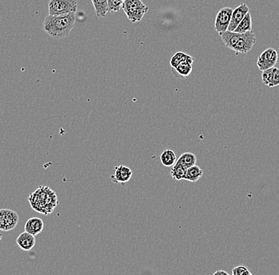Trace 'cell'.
<instances>
[{
	"label": "cell",
	"instance_id": "23",
	"mask_svg": "<svg viewBox=\"0 0 279 275\" xmlns=\"http://www.w3.org/2000/svg\"><path fill=\"white\" fill-rule=\"evenodd\" d=\"M184 56L185 53H183V52H177V53H175V54L172 56L171 60H170V64H171L172 68H176V67L180 64L181 61H183Z\"/></svg>",
	"mask_w": 279,
	"mask_h": 275
},
{
	"label": "cell",
	"instance_id": "13",
	"mask_svg": "<svg viewBox=\"0 0 279 275\" xmlns=\"http://www.w3.org/2000/svg\"><path fill=\"white\" fill-rule=\"evenodd\" d=\"M44 221L38 217H32L26 222L24 230L32 235L37 236L44 230Z\"/></svg>",
	"mask_w": 279,
	"mask_h": 275
},
{
	"label": "cell",
	"instance_id": "3",
	"mask_svg": "<svg viewBox=\"0 0 279 275\" xmlns=\"http://www.w3.org/2000/svg\"><path fill=\"white\" fill-rule=\"evenodd\" d=\"M122 9L129 20L133 23H136L142 20L144 15L148 11V7L141 0H125Z\"/></svg>",
	"mask_w": 279,
	"mask_h": 275
},
{
	"label": "cell",
	"instance_id": "2",
	"mask_svg": "<svg viewBox=\"0 0 279 275\" xmlns=\"http://www.w3.org/2000/svg\"><path fill=\"white\" fill-rule=\"evenodd\" d=\"M28 201L34 211L43 215L53 213L59 203L55 191L44 186L32 192L28 197Z\"/></svg>",
	"mask_w": 279,
	"mask_h": 275
},
{
	"label": "cell",
	"instance_id": "11",
	"mask_svg": "<svg viewBox=\"0 0 279 275\" xmlns=\"http://www.w3.org/2000/svg\"><path fill=\"white\" fill-rule=\"evenodd\" d=\"M194 58L189 54H185L183 61H181L180 64L175 68H172V70L177 72V76L182 78H187L191 73L192 64H193Z\"/></svg>",
	"mask_w": 279,
	"mask_h": 275
},
{
	"label": "cell",
	"instance_id": "15",
	"mask_svg": "<svg viewBox=\"0 0 279 275\" xmlns=\"http://www.w3.org/2000/svg\"><path fill=\"white\" fill-rule=\"evenodd\" d=\"M203 174L204 172L201 167L195 164L192 167H188L185 180L189 182H197L203 176Z\"/></svg>",
	"mask_w": 279,
	"mask_h": 275
},
{
	"label": "cell",
	"instance_id": "24",
	"mask_svg": "<svg viewBox=\"0 0 279 275\" xmlns=\"http://www.w3.org/2000/svg\"><path fill=\"white\" fill-rule=\"evenodd\" d=\"M232 273L233 275H252V272L245 266H235L232 269Z\"/></svg>",
	"mask_w": 279,
	"mask_h": 275
},
{
	"label": "cell",
	"instance_id": "1",
	"mask_svg": "<svg viewBox=\"0 0 279 275\" xmlns=\"http://www.w3.org/2000/svg\"><path fill=\"white\" fill-rule=\"evenodd\" d=\"M75 13L67 15H51L46 17L43 22V30L53 38L68 37L75 26Z\"/></svg>",
	"mask_w": 279,
	"mask_h": 275
},
{
	"label": "cell",
	"instance_id": "8",
	"mask_svg": "<svg viewBox=\"0 0 279 275\" xmlns=\"http://www.w3.org/2000/svg\"><path fill=\"white\" fill-rule=\"evenodd\" d=\"M233 9L231 8H223L216 15L214 30L218 33L228 30Z\"/></svg>",
	"mask_w": 279,
	"mask_h": 275
},
{
	"label": "cell",
	"instance_id": "26",
	"mask_svg": "<svg viewBox=\"0 0 279 275\" xmlns=\"http://www.w3.org/2000/svg\"><path fill=\"white\" fill-rule=\"evenodd\" d=\"M214 275H228V272L224 271V270H217L215 273H214Z\"/></svg>",
	"mask_w": 279,
	"mask_h": 275
},
{
	"label": "cell",
	"instance_id": "7",
	"mask_svg": "<svg viewBox=\"0 0 279 275\" xmlns=\"http://www.w3.org/2000/svg\"><path fill=\"white\" fill-rule=\"evenodd\" d=\"M278 55L274 49L268 48L262 53L257 60V66L260 71H265L275 66Z\"/></svg>",
	"mask_w": 279,
	"mask_h": 275
},
{
	"label": "cell",
	"instance_id": "12",
	"mask_svg": "<svg viewBox=\"0 0 279 275\" xmlns=\"http://www.w3.org/2000/svg\"><path fill=\"white\" fill-rule=\"evenodd\" d=\"M16 242L21 249L25 251H29L33 249L34 247L36 239H35V236L25 231L18 237Z\"/></svg>",
	"mask_w": 279,
	"mask_h": 275
},
{
	"label": "cell",
	"instance_id": "21",
	"mask_svg": "<svg viewBox=\"0 0 279 275\" xmlns=\"http://www.w3.org/2000/svg\"><path fill=\"white\" fill-rule=\"evenodd\" d=\"M125 0H107L108 12H117L122 9Z\"/></svg>",
	"mask_w": 279,
	"mask_h": 275
},
{
	"label": "cell",
	"instance_id": "10",
	"mask_svg": "<svg viewBox=\"0 0 279 275\" xmlns=\"http://www.w3.org/2000/svg\"><path fill=\"white\" fill-rule=\"evenodd\" d=\"M133 176V171L130 167L125 165L115 167L114 173L110 176L112 182L116 184H124L130 182Z\"/></svg>",
	"mask_w": 279,
	"mask_h": 275
},
{
	"label": "cell",
	"instance_id": "16",
	"mask_svg": "<svg viewBox=\"0 0 279 275\" xmlns=\"http://www.w3.org/2000/svg\"><path fill=\"white\" fill-rule=\"evenodd\" d=\"M160 159H161V162L163 165L167 167H172V166L175 165V163H176V160H177L175 152L171 150V149H167V150L164 151L161 153Z\"/></svg>",
	"mask_w": 279,
	"mask_h": 275
},
{
	"label": "cell",
	"instance_id": "4",
	"mask_svg": "<svg viewBox=\"0 0 279 275\" xmlns=\"http://www.w3.org/2000/svg\"><path fill=\"white\" fill-rule=\"evenodd\" d=\"M49 15H60L75 13L78 8L77 0H50Z\"/></svg>",
	"mask_w": 279,
	"mask_h": 275
},
{
	"label": "cell",
	"instance_id": "6",
	"mask_svg": "<svg viewBox=\"0 0 279 275\" xmlns=\"http://www.w3.org/2000/svg\"><path fill=\"white\" fill-rule=\"evenodd\" d=\"M19 216L11 209H0V230L4 232L13 230L19 224Z\"/></svg>",
	"mask_w": 279,
	"mask_h": 275
},
{
	"label": "cell",
	"instance_id": "18",
	"mask_svg": "<svg viewBox=\"0 0 279 275\" xmlns=\"http://www.w3.org/2000/svg\"><path fill=\"white\" fill-rule=\"evenodd\" d=\"M252 30V15H251L250 11L245 15V18L242 19L237 27L235 28L234 32L235 33H244L246 32Z\"/></svg>",
	"mask_w": 279,
	"mask_h": 275
},
{
	"label": "cell",
	"instance_id": "5",
	"mask_svg": "<svg viewBox=\"0 0 279 275\" xmlns=\"http://www.w3.org/2000/svg\"><path fill=\"white\" fill-rule=\"evenodd\" d=\"M256 36L252 30L246 32V33H241L237 42L235 44L233 51L235 54H245L250 52L253 46L256 43Z\"/></svg>",
	"mask_w": 279,
	"mask_h": 275
},
{
	"label": "cell",
	"instance_id": "17",
	"mask_svg": "<svg viewBox=\"0 0 279 275\" xmlns=\"http://www.w3.org/2000/svg\"><path fill=\"white\" fill-rule=\"evenodd\" d=\"M95 15L98 18H104L108 13L107 0H92Z\"/></svg>",
	"mask_w": 279,
	"mask_h": 275
},
{
	"label": "cell",
	"instance_id": "20",
	"mask_svg": "<svg viewBox=\"0 0 279 275\" xmlns=\"http://www.w3.org/2000/svg\"><path fill=\"white\" fill-rule=\"evenodd\" d=\"M186 171H187V167L175 163V165L172 166L171 169V175L175 180L179 181V180L185 179Z\"/></svg>",
	"mask_w": 279,
	"mask_h": 275
},
{
	"label": "cell",
	"instance_id": "19",
	"mask_svg": "<svg viewBox=\"0 0 279 275\" xmlns=\"http://www.w3.org/2000/svg\"><path fill=\"white\" fill-rule=\"evenodd\" d=\"M196 162H197V157H196L195 155L191 153H185L179 156L175 163L185 166L188 168V167L195 165Z\"/></svg>",
	"mask_w": 279,
	"mask_h": 275
},
{
	"label": "cell",
	"instance_id": "14",
	"mask_svg": "<svg viewBox=\"0 0 279 275\" xmlns=\"http://www.w3.org/2000/svg\"><path fill=\"white\" fill-rule=\"evenodd\" d=\"M219 34L221 39H222L224 45L226 46L227 48L232 50H233L234 46L237 42L238 39L241 36V33L229 31V30H226V31L223 32V33H219Z\"/></svg>",
	"mask_w": 279,
	"mask_h": 275
},
{
	"label": "cell",
	"instance_id": "9",
	"mask_svg": "<svg viewBox=\"0 0 279 275\" xmlns=\"http://www.w3.org/2000/svg\"><path fill=\"white\" fill-rule=\"evenodd\" d=\"M250 11V8L245 3H243L241 5L238 6L232 11L231 21H230L229 26H228V30L229 31H234L235 28L237 27L240 22L245 18V15Z\"/></svg>",
	"mask_w": 279,
	"mask_h": 275
},
{
	"label": "cell",
	"instance_id": "25",
	"mask_svg": "<svg viewBox=\"0 0 279 275\" xmlns=\"http://www.w3.org/2000/svg\"><path fill=\"white\" fill-rule=\"evenodd\" d=\"M272 68L265 70L262 72V81L264 85L268 86L270 83V77H271Z\"/></svg>",
	"mask_w": 279,
	"mask_h": 275
},
{
	"label": "cell",
	"instance_id": "22",
	"mask_svg": "<svg viewBox=\"0 0 279 275\" xmlns=\"http://www.w3.org/2000/svg\"><path fill=\"white\" fill-rule=\"evenodd\" d=\"M279 86V68L277 67L272 68L271 77H270L269 87Z\"/></svg>",
	"mask_w": 279,
	"mask_h": 275
}]
</instances>
